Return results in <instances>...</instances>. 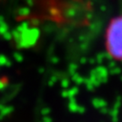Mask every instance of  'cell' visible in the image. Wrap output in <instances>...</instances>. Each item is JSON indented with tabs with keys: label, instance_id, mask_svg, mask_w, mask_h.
<instances>
[{
	"label": "cell",
	"instance_id": "cell-1",
	"mask_svg": "<svg viewBox=\"0 0 122 122\" xmlns=\"http://www.w3.org/2000/svg\"><path fill=\"white\" fill-rule=\"evenodd\" d=\"M108 48L116 59L122 60V16L116 18L108 30Z\"/></svg>",
	"mask_w": 122,
	"mask_h": 122
}]
</instances>
